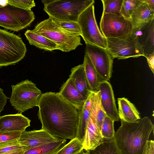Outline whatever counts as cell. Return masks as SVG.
<instances>
[{"label":"cell","mask_w":154,"mask_h":154,"mask_svg":"<svg viewBox=\"0 0 154 154\" xmlns=\"http://www.w3.org/2000/svg\"><path fill=\"white\" fill-rule=\"evenodd\" d=\"M154 128L153 124L147 116L133 122H121L114 137L120 154H142Z\"/></svg>","instance_id":"2"},{"label":"cell","mask_w":154,"mask_h":154,"mask_svg":"<svg viewBox=\"0 0 154 154\" xmlns=\"http://www.w3.org/2000/svg\"><path fill=\"white\" fill-rule=\"evenodd\" d=\"M86 52L102 80L112 76L114 58L106 49L87 44Z\"/></svg>","instance_id":"11"},{"label":"cell","mask_w":154,"mask_h":154,"mask_svg":"<svg viewBox=\"0 0 154 154\" xmlns=\"http://www.w3.org/2000/svg\"><path fill=\"white\" fill-rule=\"evenodd\" d=\"M32 30L55 43L58 49L64 52L74 50L82 45L80 36L60 28L50 17L37 24Z\"/></svg>","instance_id":"3"},{"label":"cell","mask_w":154,"mask_h":154,"mask_svg":"<svg viewBox=\"0 0 154 154\" xmlns=\"http://www.w3.org/2000/svg\"><path fill=\"white\" fill-rule=\"evenodd\" d=\"M18 150H26L24 147L21 145L18 140L0 144V154Z\"/></svg>","instance_id":"32"},{"label":"cell","mask_w":154,"mask_h":154,"mask_svg":"<svg viewBox=\"0 0 154 154\" xmlns=\"http://www.w3.org/2000/svg\"><path fill=\"white\" fill-rule=\"evenodd\" d=\"M44 10L49 17L60 20L77 22L80 14L92 4L94 0H42Z\"/></svg>","instance_id":"4"},{"label":"cell","mask_w":154,"mask_h":154,"mask_svg":"<svg viewBox=\"0 0 154 154\" xmlns=\"http://www.w3.org/2000/svg\"><path fill=\"white\" fill-rule=\"evenodd\" d=\"M25 151L23 150H14L3 154H23Z\"/></svg>","instance_id":"38"},{"label":"cell","mask_w":154,"mask_h":154,"mask_svg":"<svg viewBox=\"0 0 154 154\" xmlns=\"http://www.w3.org/2000/svg\"><path fill=\"white\" fill-rule=\"evenodd\" d=\"M103 140L100 130L90 117L87 123L82 142L83 149L86 151L93 149Z\"/></svg>","instance_id":"18"},{"label":"cell","mask_w":154,"mask_h":154,"mask_svg":"<svg viewBox=\"0 0 154 154\" xmlns=\"http://www.w3.org/2000/svg\"><path fill=\"white\" fill-rule=\"evenodd\" d=\"M26 51L21 37L0 29V67L15 64L24 58Z\"/></svg>","instance_id":"5"},{"label":"cell","mask_w":154,"mask_h":154,"mask_svg":"<svg viewBox=\"0 0 154 154\" xmlns=\"http://www.w3.org/2000/svg\"><path fill=\"white\" fill-rule=\"evenodd\" d=\"M35 19L31 10L23 9L8 4L0 6V26L18 32L29 26Z\"/></svg>","instance_id":"8"},{"label":"cell","mask_w":154,"mask_h":154,"mask_svg":"<svg viewBox=\"0 0 154 154\" xmlns=\"http://www.w3.org/2000/svg\"><path fill=\"white\" fill-rule=\"evenodd\" d=\"M52 19L60 28L70 33L81 36V30L77 22L62 21Z\"/></svg>","instance_id":"30"},{"label":"cell","mask_w":154,"mask_h":154,"mask_svg":"<svg viewBox=\"0 0 154 154\" xmlns=\"http://www.w3.org/2000/svg\"><path fill=\"white\" fill-rule=\"evenodd\" d=\"M97 91H100V103L107 116L114 122L119 121V119L111 84L108 81H101Z\"/></svg>","instance_id":"12"},{"label":"cell","mask_w":154,"mask_h":154,"mask_svg":"<svg viewBox=\"0 0 154 154\" xmlns=\"http://www.w3.org/2000/svg\"><path fill=\"white\" fill-rule=\"evenodd\" d=\"M149 66L152 72L154 73V53L146 57Z\"/></svg>","instance_id":"37"},{"label":"cell","mask_w":154,"mask_h":154,"mask_svg":"<svg viewBox=\"0 0 154 154\" xmlns=\"http://www.w3.org/2000/svg\"><path fill=\"white\" fill-rule=\"evenodd\" d=\"M154 19V10L143 0L132 14L130 20L133 30H139Z\"/></svg>","instance_id":"17"},{"label":"cell","mask_w":154,"mask_h":154,"mask_svg":"<svg viewBox=\"0 0 154 154\" xmlns=\"http://www.w3.org/2000/svg\"><path fill=\"white\" fill-rule=\"evenodd\" d=\"M142 154H154V141L149 140L145 146Z\"/></svg>","instance_id":"35"},{"label":"cell","mask_w":154,"mask_h":154,"mask_svg":"<svg viewBox=\"0 0 154 154\" xmlns=\"http://www.w3.org/2000/svg\"><path fill=\"white\" fill-rule=\"evenodd\" d=\"M8 2L9 5L25 10H31L32 8L35 6L33 0H8Z\"/></svg>","instance_id":"33"},{"label":"cell","mask_w":154,"mask_h":154,"mask_svg":"<svg viewBox=\"0 0 154 154\" xmlns=\"http://www.w3.org/2000/svg\"><path fill=\"white\" fill-rule=\"evenodd\" d=\"M30 122L22 113L0 116V131L22 132L30 126Z\"/></svg>","instance_id":"15"},{"label":"cell","mask_w":154,"mask_h":154,"mask_svg":"<svg viewBox=\"0 0 154 154\" xmlns=\"http://www.w3.org/2000/svg\"><path fill=\"white\" fill-rule=\"evenodd\" d=\"M8 4V0H0V6H5Z\"/></svg>","instance_id":"40"},{"label":"cell","mask_w":154,"mask_h":154,"mask_svg":"<svg viewBox=\"0 0 154 154\" xmlns=\"http://www.w3.org/2000/svg\"><path fill=\"white\" fill-rule=\"evenodd\" d=\"M24 35L29 44L39 48L52 51L58 49L57 45L44 36L34 32L27 30Z\"/></svg>","instance_id":"22"},{"label":"cell","mask_w":154,"mask_h":154,"mask_svg":"<svg viewBox=\"0 0 154 154\" xmlns=\"http://www.w3.org/2000/svg\"><path fill=\"white\" fill-rule=\"evenodd\" d=\"M11 86L12 91L9 101L18 112H24L37 106L42 93L35 84L26 79Z\"/></svg>","instance_id":"6"},{"label":"cell","mask_w":154,"mask_h":154,"mask_svg":"<svg viewBox=\"0 0 154 154\" xmlns=\"http://www.w3.org/2000/svg\"><path fill=\"white\" fill-rule=\"evenodd\" d=\"M8 98L3 92V90L0 88V112L3 111L7 103Z\"/></svg>","instance_id":"36"},{"label":"cell","mask_w":154,"mask_h":154,"mask_svg":"<svg viewBox=\"0 0 154 154\" xmlns=\"http://www.w3.org/2000/svg\"><path fill=\"white\" fill-rule=\"evenodd\" d=\"M42 129L23 131L18 141L26 150L61 139Z\"/></svg>","instance_id":"13"},{"label":"cell","mask_w":154,"mask_h":154,"mask_svg":"<svg viewBox=\"0 0 154 154\" xmlns=\"http://www.w3.org/2000/svg\"><path fill=\"white\" fill-rule=\"evenodd\" d=\"M69 78L72 81L75 88L84 97L87 98L91 91L86 79L83 64L72 68Z\"/></svg>","instance_id":"20"},{"label":"cell","mask_w":154,"mask_h":154,"mask_svg":"<svg viewBox=\"0 0 154 154\" xmlns=\"http://www.w3.org/2000/svg\"><path fill=\"white\" fill-rule=\"evenodd\" d=\"M66 139L45 144L25 151L23 154H56L66 144Z\"/></svg>","instance_id":"25"},{"label":"cell","mask_w":154,"mask_h":154,"mask_svg":"<svg viewBox=\"0 0 154 154\" xmlns=\"http://www.w3.org/2000/svg\"><path fill=\"white\" fill-rule=\"evenodd\" d=\"M83 149L82 142L75 137L71 140L56 154H76Z\"/></svg>","instance_id":"27"},{"label":"cell","mask_w":154,"mask_h":154,"mask_svg":"<svg viewBox=\"0 0 154 154\" xmlns=\"http://www.w3.org/2000/svg\"><path fill=\"white\" fill-rule=\"evenodd\" d=\"M93 92L88 97L82 109L78 111L79 122L75 137L82 142L87 121L90 117L91 109Z\"/></svg>","instance_id":"21"},{"label":"cell","mask_w":154,"mask_h":154,"mask_svg":"<svg viewBox=\"0 0 154 154\" xmlns=\"http://www.w3.org/2000/svg\"><path fill=\"white\" fill-rule=\"evenodd\" d=\"M104 13L120 14L123 0H101Z\"/></svg>","instance_id":"31"},{"label":"cell","mask_w":154,"mask_h":154,"mask_svg":"<svg viewBox=\"0 0 154 154\" xmlns=\"http://www.w3.org/2000/svg\"><path fill=\"white\" fill-rule=\"evenodd\" d=\"M76 154H87L86 152L84 151L83 149L81 150L80 152Z\"/></svg>","instance_id":"41"},{"label":"cell","mask_w":154,"mask_h":154,"mask_svg":"<svg viewBox=\"0 0 154 154\" xmlns=\"http://www.w3.org/2000/svg\"><path fill=\"white\" fill-rule=\"evenodd\" d=\"M106 39V49L114 59H124L144 56L143 49L136 38L131 36L126 39L109 38Z\"/></svg>","instance_id":"10"},{"label":"cell","mask_w":154,"mask_h":154,"mask_svg":"<svg viewBox=\"0 0 154 154\" xmlns=\"http://www.w3.org/2000/svg\"><path fill=\"white\" fill-rule=\"evenodd\" d=\"M114 122L106 116L103 121L100 129L101 135L103 138L111 139L114 138L115 132Z\"/></svg>","instance_id":"29"},{"label":"cell","mask_w":154,"mask_h":154,"mask_svg":"<svg viewBox=\"0 0 154 154\" xmlns=\"http://www.w3.org/2000/svg\"><path fill=\"white\" fill-rule=\"evenodd\" d=\"M59 95L68 103L81 110L87 98L83 96L75 88L72 79L69 77L60 88Z\"/></svg>","instance_id":"16"},{"label":"cell","mask_w":154,"mask_h":154,"mask_svg":"<svg viewBox=\"0 0 154 154\" xmlns=\"http://www.w3.org/2000/svg\"><path fill=\"white\" fill-rule=\"evenodd\" d=\"M22 132L21 131L10 132L0 131V144L18 140Z\"/></svg>","instance_id":"34"},{"label":"cell","mask_w":154,"mask_h":154,"mask_svg":"<svg viewBox=\"0 0 154 154\" xmlns=\"http://www.w3.org/2000/svg\"><path fill=\"white\" fill-rule=\"evenodd\" d=\"M143 0H123L120 14L124 18L130 20L131 16L136 8Z\"/></svg>","instance_id":"28"},{"label":"cell","mask_w":154,"mask_h":154,"mask_svg":"<svg viewBox=\"0 0 154 154\" xmlns=\"http://www.w3.org/2000/svg\"><path fill=\"white\" fill-rule=\"evenodd\" d=\"M83 64L86 77L91 91H97L100 82L102 80L85 52Z\"/></svg>","instance_id":"24"},{"label":"cell","mask_w":154,"mask_h":154,"mask_svg":"<svg viewBox=\"0 0 154 154\" xmlns=\"http://www.w3.org/2000/svg\"><path fill=\"white\" fill-rule=\"evenodd\" d=\"M93 92L92 104L90 117L100 131L103 121L107 115L100 103V91Z\"/></svg>","instance_id":"23"},{"label":"cell","mask_w":154,"mask_h":154,"mask_svg":"<svg viewBox=\"0 0 154 154\" xmlns=\"http://www.w3.org/2000/svg\"><path fill=\"white\" fill-rule=\"evenodd\" d=\"M119 118L121 122L131 123L137 121L141 118L140 113L134 105L127 98H117Z\"/></svg>","instance_id":"19"},{"label":"cell","mask_w":154,"mask_h":154,"mask_svg":"<svg viewBox=\"0 0 154 154\" xmlns=\"http://www.w3.org/2000/svg\"><path fill=\"white\" fill-rule=\"evenodd\" d=\"M100 24L102 33L106 38L126 39L132 33L133 27L130 20L120 14L103 13Z\"/></svg>","instance_id":"9"},{"label":"cell","mask_w":154,"mask_h":154,"mask_svg":"<svg viewBox=\"0 0 154 154\" xmlns=\"http://www.w3.org/2000/svg\"><path fill=\"white\" fill-rule=\"evenodd\" d=\"M77 22L81 30V36L85 44L95 45L106 49V39L97 25L94 4L90 5L80 14Z\"/></svg>","instance_id":"7"},{"label":"cell","mask_w":154,"mask_h":154,"mask_svg":"<svg viewBox=\"0 0 154 154\" xmlns=\"http://www.w3.org/2000/svg\"><path fill=\"white\" fill-rule=\"evenodd\" d=\"M104 139L103 141L94 149L86 151L87 154H120L114 138Z\"/></svg>","instance_id":"26"},{"label":"cell","mask_w":154,"mask_h":154,"mask_svg":"<svg viewBox=\"0 0 154 154\" xmlns=\"http://www.w3.org/2000/svg\"><path fill=\"white\" fill-rule=\"evenodd\" d=\"M37 106L42 129L57 138L71 140L77 133L79 113L77 109L58 94H42Z\"/></svg>","instance_id":"1"},{"label":"cell","mask_w":154,"mask_h":154,"mask_svg":"<svg viewBox=\"0 0 154 154\" xmlns=\"http://www.w3.org/2000/svg\"><path fill=\"white\" fill-rule=\"evenodd\" d=\"M131 36L137 38L146 58L154 53V19L140 29L133 30Z\"/></svg>","instance_id":"14"},{"label":"cell","mask_w":154,"mask_h":154,"mask_svg":"<svg viewBox=\"0 0 154 154\" xmlns=\"http://www.w3.org/2000/svg\"><path fill=\"white\" fill-rule=\"evenodd\" d=\"M144 1L152 10H154V0H144Z\"/></svg>","instance_id":"39"},{"label":"cell","mask_w":154,"mask_h":154,"mask_svg":"<svg viewBox=\"0 0 154 154\" xmlns=\"http://www.w3.org/2000/svg\"></svg>","instance_id":"42"}]
</instances>
